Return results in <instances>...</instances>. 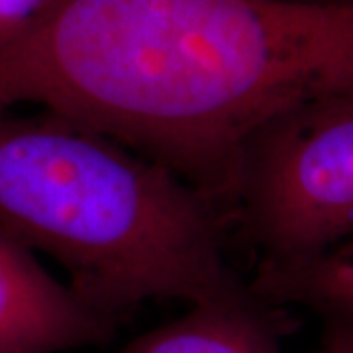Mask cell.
<instances>
[{"mask_svg": "<svg viewBox=\"0 0 353 353\" xmlns=\"http://www.w3.org/2000/svg\"><path fill=\"white\" fill-rule=\"evenodd\" d=\"M122 324L43 269L0 228V353H59L102 345Z\"/></svg>", "mask_w": 353, "mask_h": 353, "instance_id": "cell-4", "label": "cell"}, {"mask_svg": "<svg viewBox=\"0 0 353 353\" xmlns=\"http://www.w3.org/2000/svg\"><path fill=\"white\" fill-rule=\"evenodd\" d=\"M224 218L257 263H287L353 238V94L296 106L241 148Z\"/></svg>", "mask_w": 353, "mask_h": 353, "instance_id": "cell-3", "label": "cell"}, {"mask_svg": "<svg viewBox=\"0 0 353 353\" xmlns=\"http://www.w3.org/2000/svg\"><path fill=\"white\" fill-rule=\"evenodd\" d=\"M296 2H310V4H353V0H296Z\"/></svg>", "mask_w": 353, "mask_h": 353, "instance_id": "cell-9", "label": "cell"}, {"mask_svg": "<svg viewBox=\"0 0 353 353\" xmlns=\"http://www.w3.org/2000/svg\"><path fill=\"white\" fill-rule=\"evenodd\" d=\"M308 353H353V345H338V343H324L318 341L312 352Z\"/></svg>", "mask_w": 353, "mask_h": 353, "instance_id": "cell-8", "label": "cell"}, {"mask_svg": "<svg viewBox=\"0 0 353 353\" xmlns=\"http://www.w3.org/2000/svg\"><path fill=\"white\" fill-rule=\"evenodd\" d=\"M296 326L292 310L267 303L250 285L236 296L192 304L120 353H283L281 343Z\"/></svg>", "mask_w": 353, "mask_h": 353, "instance_id": "cell-5", "label": "cell"}, {"mask_svg": "<svg viewBox=\"0 0 353 353\" xmlns=\"http://www.w3.org/2000/svg\"><path fill=\"white\" fill-rule=\"evenodd\" d=\"M0 228L53 257L90 306L124 324L150 301L250 289L222 212L161 163L63 114L0 110Z\"/></svg>", "mask_w": 353, "mask_h": 353, "instance_id": "cell-2", "label": "cell"}, {"mask_svg": "<svg viewBox=\"0 0 353 353\" xmlns=\"http://www.w3.org/2000/svg\"><path fill=\"white\" fill-rule=\"evenodd\" d=\"M340 94H353V4L57 0L0 46V110L38 104L97 128L222 216L248 139Z\"/></svg>", "mask_w": 353, "mask_h": 353, "instance_id": "cell-1", "label": "cell"}, {"mask_svg": "<svg viewBox=\"0 0 353 353\" xmlns=\"http://www.w3.org/2000/svg\"><path fill=\"white\" fill-rule=\"evenodd\" d=\"M57 0H0V46L20 38Z\"/></svg>", "mask_w": 353, "mask_h": 353, "instance_id": "cell-7", "label": "cell"}, {"mask_svg": "<svg viewBox=\"0 0 353 353\" xmlns=\"http://www.w3.org/2000/svg\"><path fill=\"white\" fill-rule=\"evenodd\" d=\"M252 289L267 303L310 312L320 341L353 345V238L287 263H255Z\"/></svg>", "mask_w": 353, "mask_h": 353, "instance_id": "cell-6", "label": "cell"}]
</instances>
